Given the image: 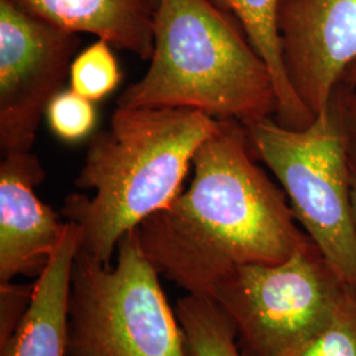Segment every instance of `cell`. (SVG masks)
<instances>
[{"instance_id": "cell-2", "label": "cell", "mask_w": 356, "mask_h": 356, "mask_svg": "<svg viewBox=\"0 0 356 356\" xmlns=\"http://www.w3.org/2000/svg\"><path fill=\"white\" fill-rule=\"evenodd\" d=\"M218 128L200 111L116 107L76 178L94 197L70 194L61 210L81 229L79 251L110 267L122 238L182 191L194 154Z\"/></svg>"}, {"instance_id": "cell-15", "label": "cell", "mask_w": 356, "mask_h": 356, "mask_svg": "<svg viewBox=\"0 0 356 356\" xmlns=\"http://www.w3.org/2000/svg\"><path fill=\"white\" fill-rule=\"evenodd\" d=\"M293 356H356V288L346 285L329 323Z\"/></svg>"}, {"instance_id": "cell-4", "label": "cell", "mask_w": 356, "mask_h": 356, "mask_svg": "<svg viewBox=\"0 0 356 356\" xmlns=\"http://www.w3.org/2000/svg\"><path fill=\"white\" fill-rule=\"evenodd\" d=\"M250 145L273 176L298 225L347 285L356 288V226L350 140L337 103L304 129L267 118L244 126Z\"/></svg>"}, {"instance_id": "cell-6", "label": "cell", "mask_w": 356, "mask_h": 356, "mask_svg": "<svg viewBox=\"0 0 356 356\" xmlns=\"http://www.w3.org/2000/svg\"><path fill=\"white\" fill-rule=\"evenodd\" d=\"M346 285L307 236L281 263L234 268L204 297L232 322L243 356H293L329 323Z\"/></svg>"}, {"instance_id": "cell-1", "label": "cell", "mask_w": 356, "mask_h": 356, "mask_svg": "<svg viewBox=\"0 0 356 356\" xmlns=\"http://www.w3.org/2000/svg\"><path fill=\"white\" fill-rule=\"evenodd\" d=\"M251 152L244 126L219 120L194 154L189 188L135 229L159 275L188 294L204 297L234 268L281 263L307 239Z\"/></svg>"}, {"instance_id": "cell-18", "label": "cell", "mask_w": 356, "mask_h": 356, "mask_svg": "<svg viewBox=\"0 0 356 356\" xmlns=\"http://www.w3.org/2000/svg\"><path fill=\"white\" fill-rule=\"evenodd\" d=\"M344 106H346V115L350 119V122L354 124L356 129V88L355 89H350L348 95L344 99Z\"/></svg>"}, {"instance_id": "cell-14", "label": "cell", "mask_w": 356, "mask_h": 356, "mask_svg": "<svg viewBox=\"0 0 356 356\" xmlns=\"http://www.w3.org/2000/svg\"><path fill=\"white\" fill-rule=\"evenodd\" d=\"M111 44L98 38L76 54L70 69V89L91 102L101 101L122 81Z\"/></svg>"}, {"instance_id": "cell-20", "label": "cell", "mask_w": 356, "mask_h": 356, "mask_svg": "<svg viewBox=\"0 0 356 356\" xmlns=\"http://www.w3.org/2000/svg\"><path fill=\"white\" fill-rule=\"evenodd\" d=\"M157 1H159V0H157Z\"/></svg>"}, {"instance_id": "cell-3", "label": "cell", "mask_w": 356, "mask_h": 356, "mask_svg": "<svg viewBox=\"0 0 356 356\" xmlns=\"http://www.w3.org/2000/svg\"><path fill=\"white\" fill-rule=\"evenodd\" d=\"M147 73L116 107L185 108L243 126L277 114L267 64L242 26L209 0H159Z\"/></svg>"}, {"instance_id": "cell-11", "label": "cell", "mask_w": 356, "mask_h": 356, "mask_svg": "<svg viewBox=\"0 0 356 356\" xmlns=\"http://www.w3.org/2000/svg\"><path fill=\"white\" fill-rule=\"evenodd\" d=\"M26 13L76 33H90L149 61L157 0H11Z\"/></svg>"}, {"instance_id": "cell-5", "label": "cell", "mask_w": 356, "mask_h": 356, "mask_svg": "<svg viewBox=\"0 0 356 356\" xmlns=\"http://www.w3.org/2000/svg\"><path fill=\"white\" fill-rule=\"evenodd\" d=\"M115 267L78 250L67 301V356H186L182 331L136 229Z\"/></svg>"}, {"instance_id": "cell-13", "label": "cell", "mask_w": 356, "mask_h": 356, "mask_svg": "<svg viewBox=\"0 0 356 356\" xmlns=\"http://www.w3.org/2000/svg\"><path fill=\"white\" fill-rule=\"evenodd\" d=\"M175 313L186 356H243L232 322L210 298L188 294L178 300Z\"/></svg>"}, {"instance_id": "cell-17", "label": "cell", "mask_w": 356, "mask_h": 356, "mask_svg": "<svg viewBox=\"0 0 356 356\" xmlns=\"http://www.w3.org/2000/svg\"><path fill=\"white\" fill-rule=\"evenodd\" d=\"M351 134L350 140V172H351V200H353V211L356 226V131Z\"/></svg>"}, {"instance_id": "cell-19", "label": "cell", "mask_w": 356, "mask_h": 356, "mask_svg": "<svg viewBox=\"0 0 356 356\" xmlns=\"http://www.w3.org/2000/svg\"><path fill=\"white\" fill-rule=\"evenodd\" d=\"M343 83H346L350 89H355L356 88V61L354 64L351 65L346 74L343 76Z\"/></svg>"}, {"instance_id": "cell-7", "label": "cell", "mask_w": 356, "mask_h": 356, "mask_svg": "<svg viewBox=\"0 0 356 356\" xmlns=\"http://www.w3.org/2000/svg\"><path fill=\"white\" fill-rule=\"evenodd\" d=\"M79 33L0 0V149L31 152L40 122L70 76Z\"/></svg>"}, {"instance_id": "cell-9", "label": "cell", "mask_w": 356, "mask_h": 356, "mask_svg": "<svg viewBox=\"0 0 356 356\" xmlns=\"http://www.w3.org/2000/svg\"><path fill=\"white\" fill-rule=\"evenodd\" d=\"M0 163V282L40 276L64 235L61 214L35 193L47 172L31 152L3 154Z\"/></svg>"}, {"instance_id": "cell-8", "label": "cell", "mask_w": 356, "mask_h": 356, "mask_svg": "<svg viewBox=\"0 0 356 356\" xmlns=\"http://www.w3.org/2000/svg\"><path fill=\"white\" fill-rule=\"evenodd\" d=\"M277 24L288 79L316 118L356 61V0H280Z\"/></svg>"}, {"instance_id": "cell-16", "label": "cell", "mask_w": 356, "mask_h": 356, "mask_svg": "<svg viewBox=\"0 0 356 356\" xmlns=\"http://www.w3.org/2000/svg\"><path fill=\"white\" fill-rule=\"evenodd\" d=\"M45 114L53 134L67 143L85 139L95 126L94 104L72 89L58 92Z\"/></svg>"}, {"instance_id": "cell-12", "label": "cell", "mask_w": 356, "mask_h": 356, "mask_svg": "<svg viewBox=\"0 0 356 356\" xmlns=\"http://www.w3.org/2000/svg\"><path fill=\"white\" fill-rule=\"evenodd\" d=\"M242 26L254 51L267 64L277 95L275 119L284 127L304 129L314 116L294 92L286 76L277 13L280 0H209Z\"/></svg>"}, {"instance_id": "cell-10", "label": "cell", "mask_w": 356, "mask_h": 356, "mask_svg": "<svg viewBox=\"0 0 356 356\" xmlns=\"http://www.w3.org/2000/svg\"><path fill=\"white\" fill-rule=\"evenodd\" d=\"M79 247L81 229L67 220L17 327L1 343V356H67V301Z\"/></svg>"}]
</instances>
